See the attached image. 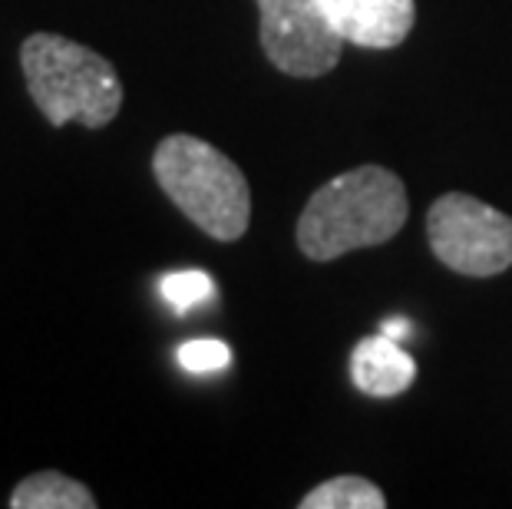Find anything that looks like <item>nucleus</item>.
Segmentation results:
<instances>
[{
	"mask_svg": "<svg viewBox=\"0 0 512 509\" xmlns=\"http://www.w3.org/2000/svg\"><path fill=\"white\" fill-rule=\"evenodd\" d=\"M407 215V189L397 172L357 166L328 179L308 199L298 219V248L311 262H334L357 248L390 242Z\"/></svg>",
	"mask_w": 512,
	"mask_h": 509,
	"instance_id": "f257e3e1",
	"label": "nucleus"
},
{
	"mask_svg": "<svg viewBox=\"0 0 512 509\" xmlns=\"http://www.w3.org/2000/svg\"><path fill=\"white\" fill-rule=\"evenodd\" d=\"M20 70L30 100L57 129L67 123L103 129L123 110L116 67L70 37L30 34L20 43Z\"/></svg>",
	"mask_w": 512,
	"mask_h": 509,
	"instance_id": "f03ea898",
	"label": "nucleus"
},
{
	"mask_svg": "<svg viewBox=\"0 0 512 509\" xmlns=\"http://www.w3.org/2000/svg\"><path fill=\"white\" fill-rule=\"evenodd\" d=\"M152 176L169 202L215 242H238L252 222V189L222 149L172 133L152 153Z\"/></svg>",
	"mask_w": 512,
	"mask_h": 509,
	"instance_id": "7ed1b4c3",
	"label": "nucleus"
},
{
	"mask_svg": "<svg viewBox=\"0 0 512 509\" xmlns=\"http://www.w3.org/2000/svg\"><path fill=\"white\" fill-rule=\"evenodd\" d=\"M427 242L456 275L493 278L512 268V219L466 192H446L430 205Z\"/></svg>",
	"mask_w": 512,
	"mask_h": 509,
	"instance_id": "20e7f679",
	"label": "nucleus"
},
{
	"mask_svg": "<svg viewBox=\"0 0 512 509\" xmlns=\"http://www.w3.org/2000/svg\"><path fill=\"white\" fill-rule=\"evenodd\" d=\"M268 63L285 77L314 80L341 63L347 43L331 27L321 0H255Z\"/></svg>",
	"mask_w": 512,
	"mask_h": 509,
	"instance_id": "39448f33",
	"label": "nucleus"
},
{
	"mask_svg": "<svg viewBox=\"0 0 512 509\" xmlns=\"http://www.w3.org/2000/svg\"><path fill=\"white\" fill-rule=\"evenodd\" d=\"M321 7L341 40L364 50L400 47L417 20L413 0H321Z\"/></svg>",
	"mask_w": 512,
	"mask_h": 509,
	"instance_id": "423d86ee",
	"label": "nucleus"
},
{
	"mask_svg": "<svg viewBox=\"0 0 512 509\" xmlns=\"http://www.w3.org/2000/svg\"><path fill=\"white\" fill-rule=\"evenodd\" d=\"M351 377L357 391L367 397H397L413 384L417 364H413V357L394 338L377 334V338H364L354 348Z\"/></svg>",
	"mask_w": 512,
	"mask_h": 509,
	"instance_id": "0eeeda50",
	"label": "nucleus"
},
{
	"mask_svg": "<svg viewBox=\"0 0 512 509\" xmlns=\"http://www.w3.org/2000/svg\"><path fill=\"white\" fill-rule=\"evenodd\" d=\"M10 509H96V496L90 486L67 473L40 470L14 486Z\"/></svg>",
	"mask_w": 512,
	"mask_h": 509,
	"instance_id": "6e6552de",
	"label": "nucleus"
},
{
	"mask_svg": "<svg viewBox=\"0 0 512 509\" xmlns=\"http://www.w3.org/2000/svg\"><path fill=\"white\" fill-rule=\"evenodd\" d=\"M387 496L377 483L364 476H334V480L314 486L308 496H301V509H384Z\"/></svg>",
	"mask_w": 512,
	"mask_h": 509,
	"instance_id": "1a4fd4ad",
	"label": "nucleus"
},
{
	"mask_svg": "<svg viewBox=\"0 0 512 509\" xmlns=\"http://www.w3.org/2000/svg\"><path fill=\"white\" fill-rule=\"evenodd\" d=\"M212 291H215L212 278L205 272H172L162 278V295L179 311H189L195 305H202V301H209Z\"/></svg>",
	"mask_w": 512,
	"mask_h": 509,
	"instance_id": "9d476101",
	"label": "nucleus"
},
{
	"mask_svg": "<svg viewBox=\"0 0 512 509\" xmlns=\"http://www.w3.org/2000/svg\"><path fill=\"white\" fill-rule=\"evenodd\" d=\"M176 357H179V364L185 367V371L205 374V371H219V367H225L228 361H232V351H228L222 341L199 338V341H185L176 351Z\"/></svg>",
	"mask_w": 512,
	"mask_h": 509,
	"instance_id": "9b49d317",
	"label": "nucleus"
},
{
	"mask_svg": "<svg viewBox=\"0 0 512 509\" xmlns=\"http://www.w3.org/2000/svg\"><path fill=\"white\" fill-rule=\"evenodd\" d=\"M380 334H387V338L400 341L403 334H410V321H403V318H390V321L380 324Z\"/></svg>",
	"mask_w": 512,
	"mask_h": 509,
	"instance_id": "f8f14e48",
	"label": "nucleus"
}]
</instances>
